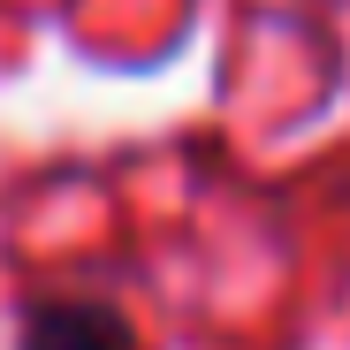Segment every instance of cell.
<instances>
[{"instance_id": "cell-1", "label": "cell", "mask_w": 350, "mask_h": 350, "mask_svg": "<svg viewBox=\"0 0 350 350\" xmlns=\"http://www.w3.org/2000/svg\"><path fill=\"white\" fill-rule=\"evenodd\" d=\"M8 350H152L137 312L107 289H38L16 305Z\"/></svg>"}]
</instances>
